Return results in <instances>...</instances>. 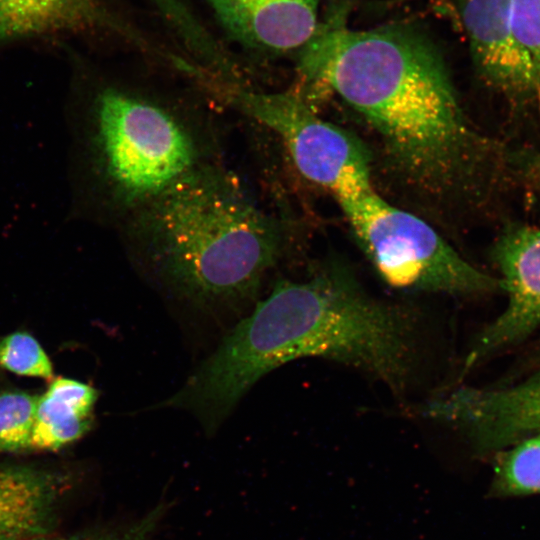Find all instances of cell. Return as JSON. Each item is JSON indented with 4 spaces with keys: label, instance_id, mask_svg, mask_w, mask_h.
<instances>
[{
    "label": "cell",
    "instance_id": "1",
    "mask_svg": "<svg viewBox=\"0 0 540 540\" xmlns=\"http://www.w3.org/2000/svg\"><path fill=\"white\" fill-rule=\"evenodd\" d=\"M310 87L334 92L373 129L394 172L438 204L477 196L500 148L468 121L445 60L415 28H318L298 52Z\"/></svg>",
    "mask_w": 540,
    "mask_h": 540
},
{
    "label": "cell",
    "instance_id": "18",
    "mask_svg": "<svg viewBox=\"0 0 540 540\" xmlns=\"http://www.w3.org/2000/svg\"><path fill=\"white\" fill-rule=\"evenodd\" d=\"M510 25L514 41L532 67L540 90V0H510Z\"/></svg>",
    "mask_w": 540,
    "mask_h": 540
},
{
    "label": "cell",
    "instance_id": "9",
    "mask_svg": "<svg viewBox=\"0 0 540 540\" xmlns=\"http://www.w3.org/2000/svg\"><path fill=\"white\" fill-rule=\"evenodd\" d=\"M59 33L109 34L144 60L164 55V45L118 17L102 0H0V42Z\"/></svg>",
    "mask_w": 540,
    "mask_h": 540
},
{
    "label": "cell",
    "instance_id": "17",
    "mask_svg": "<svg viewBox=\"0 0 540 540\" xmlns=\"http://www.w3.org/2000/svg\"><path fill=\"white\" fill-rule=\"evenodd\" d=\"M166 510L167 507L159 503L145 515L127 523L101 525L66 534L53 531L28 540H152Z\"/></svg>",
    "mask_w": 540,
    "mask_h": 540
},
{
    "label": "cell",
    "instance_id": "5",
    "mask_svg": "<svg viewBox=\"0 0 540 540\" xmlns=\"http://www.w3.org/2000/svg\"><path fill=\"white\" fill-rule=\"evenodd\" d=\"M337 202L360 248L390 286L460 296L501 289L499 278L471 265L431 225L390 204L374 187Z\"/></svg>",
    "mask_w": 540,
    "mask_h": 540
},
{
    "label": "cell",
    "instance_id": "3",
    "mask_svg": "<svg viewBox=\"0 0 540 540\" xmlns=\"http://www.w3.org/2000/svg\"><path fill=\"white\" fill-rule=\"evenodd\" d=\"M419 330L407 308L375 298L340 265L302 281L281 280L211 354L218 383L244 396L265 374L305 357L332 360L406 389Z\"/></svg>",
    "mask_w": 540,
    "mask_h": 540
},
{
    "label": "cell",
    "instance_id": "12",
    "mask_svg": "<svg viewBox=\"0 0 540 540\" xmlns=\"http://www.w3.org/2000/svg\"><path fill=\"white\" fill-rule=\"evenodd\" d=\"M79 480L71 468L0 463V540L53 532Z\"/></svg>",
    "mask_w": 540,
    "mask_h": 540
},
{
    "label": "cell",
    "instance_id": "19",
    "mask_svg": "<svg viewBox=\"0 0 540 540\" xmlns=\"http://www.w3.org/2000/svg\"><path fill=\"white\" fill-rule=\"evenodd\" d=\"M515 161L528 180L540 190V152H526L517 156Z\"/></svg>",
    "mask_w": 540,
    "mask_h": 540
},
{
    "label": "cell",
    "instance_id": "11",
    "mask_svg": "<svg viewBox=\"0 0 540 540\" xmlns=\"http://www.w3.org/2000/svg\"><path fill=\"white\" fill-rule=\"evenodd\" d=\"M228 39L251 56L298 52L318 29L320 0H205Z\"/></svg>",
    "mask_w": 540,
    "mask_h": 540
},
{
    "label": "cell",
    "instance_id": "6",
    "mask_svg": "<svg viewBox=\"0 0 540 540\" xmlns=\"http://www.w3.org/2000/svg\"><path fill=\"white\" fill-rule=\"evenodd\" d=\"M207 92L223 108L271 132L300 176L329 191L337 201L373 187L368 148L324 120L298 91L214 84Z\"/></svg>",
    "mask_w": 540,
    "mask_h": 540
},
{
    "label": "cell",
    "instance_id": "8",
    "mask_svg": "<svg viewBox=\"0 0 540 540\" xmlns=\"http://www.w3.org/2000/svg\"><path fill=\"white\" fill-rule=\"evenodd\" d=\"M423 412L486 447L514 444L540 434V368L510 386L458 388L431 400Z\"/></svg>",
    "mask_w": 540,
    "mask_h": 540
},
{
    "label": "cell",
    "instance_id": "4",
    "mask_svg": "<svg viewBox=\"0 0 540 540\" xmlns=\"http://www.w3.org/2000/svg\"><path fill=\"white\" fill-rule=\"evenodd\" d=\"M117 229L135 259L205 304L254 296L287 241L285 222L226 161L180 179Z\"/></svg>",
    "mask_w": 540,
    "mask_h": 540
},
{
    "label": "cell",
    "instance_id": "13",
    "mask_svg": "<svg viewBox=\"0 0 540 540\" xmlns=\"http://www.w3.org/2000/svg\"><path fill=\"white\" fill-rule=\"evenodd\" d=\"M97 397L86 383L64 377L52 380L37 397L30 451H57L86 435Z\"/></svg>",
    "mask_w": 540,
    "mask_h": 540
},
{
    "label": "cell",
    "instance_id": "15",
    "mask_svg": "<svg viewBox=\"0 0 540 540\" xmlns=\"http://www.w3.org/2000/svg\"><path fill=\"white\" fill-rule=\"evenodd\" d=\"M37 397L17 388L0 390V453L30 451Z\"/></svg>",
    "mask_w": 540,
    "mask_h": 540
},
{
    "label": "cell",
    "instance_id": "10",
    "mask_svg": "<svg viewBox=\"0 0 540 540\" xmlns=\"http://www.w3.org/2000/svg\"><path fill=\"white\" fill-rule=\"evenodd\" d=\"M458 12L480 76L513 106L540 110L534 71L511 32L510 0H458Z\"/></svg>",
    "mask_w": 540,
    "mask_h": 540
},
{
    "label": "cell",
    "instance_id": "14",
    "mask_svg": "<svg viewBox=\"0 0 540 540\" xmlns=\"http://www.w3.org/2000/svg\"><path fill=\"white\" fill-rule=\"evenodd\" d=\"M506 451L498 464L500 489L510 495L540 493V434L526 437Z\"/></svg>",
    "mask_w": 540,
    "mask_h": 540
},
{
    "label": "cell",
    "instance_id": "2",
    "mask_svg": "<svg viewBox=\"0 0 540 540\" xmlns=\"http://www.w3.org/2000/svg\"><path fill=\"white\" fill-rule=\"evenodd\" d=\"M219 108L193 79L158 66L87 82L79 140L98 218L118 228L180 179L225 161Z\"/></svg>",
    "mask_w": 540,
    "mask_h": 540
},
{
    "label": "cell",
    "instance_id": "16",
    "mask_svg": "<svg viewBox=\"0 0 540 540\" xmlns=\"http://www.w3.org/2000/svg\"><path fill=\"white\" fill-rule=\"evenodd\" d=\"M0 368L20 376L50 380L52 363L37 339L27 331L0 337Z\"/></svg>",
    "mask_w": 540,
    "mask_h": 540
},
{
    "label": "cell",
    "instance_id": "7",
    "mask_svg": "<svg viewBox=\"0 0 540 540\" xmlns=\"http://www.w3.org/2000/svg\"><path fill=\"white\" fill-rule=\"evenodd\" d=\"M492 256L502 276L499 279L507 294V304L474 341L464 362L465 371L523 342L540 328V228H506L497 239Z\"/></svg>",
    "mask_w": 540,
    "mask_h": 540
}]
</instances>
